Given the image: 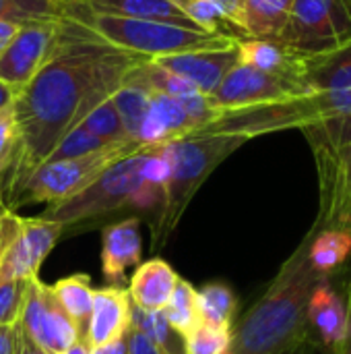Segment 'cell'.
Segmentation results:
<instances>
[{
    "mask_svg": "<svg viewBox=\"0 0 351 354\" xmlns=\"http://www.w3.org/2000/svg\"><path fill=\"white\" fill-rule=\"evenodd\" d=\"M145 56L106 44L79 19L60 23V37L33 79L12 97L19 153L8 187L41 166L60 139L93 108L110 100Z\"/></svg>",
    "mask_w": 351,
    "mask_h": 354,
    "instance_id": "6da1fadb",
    "label": "cell"
},
{
    "mask_svg": "<svg viewBox=\"0 0 351 354\" xmlns=\"http://www.w3.org/2000/svg\"><path fill=\"white\" fill-rule=\"evenodd\" d=\"M331 276L308 255V234L281 266L254 307L232 328L228 354H285L308 340V305L317 286Z\"/></svg>",
    "mask_w": 351,
    "mask_h": 354,
    "instance_id": "7a4b0ae2",
    "label": "cell"
},
{
    "mask_svg": "<svg viewBox=\"0 0 351 354\" xmlns=\"http://www.w3.org/2000/svg\"><path fill=\"white\" fill-rule=\"evenodd\" d=\"M304 83L317 122L306 129L317 168L327 166L351 135V44L306 58Z\"/></svg>",
    "mask_w": 351,
    "mask_h": 354,
    "instance_id": "3957f363",
    "label": "cell"
},
{
    "mask_svg": "<svg viewBox=\"0 0 351 354\" xmlns=\"http://www.w3.org/2000/svg\"><path fill=\"white\" fill-rule=\"evenodd\" d=\"M248 139L240 135H188L159 143L170 162L166 201L159 209L153 239L161 247L178 226L190 199L209 178V174Z\"/></svg>",
    "mask_w": 351,
    "mask_h": 354,
    "instance_id": "277c9868",
    "label": "cell"
},
{
    "mask_svg": "<svg viewBox=\"0 0 351 354\" xmlns=\"http://www.w3.org/2000/svg\"><path fill=\"white\" fill-rule=\"evenodd\" d=\"M79 21L85 27V31L91 33L93 37L106 44H112L116 48L128 50L132 54L145 56L149 60L194 52V50L223 48L236 41V37L221 35L215 31L188 29V27L161 23V21H149V19L87 12Z\"/></svg>",
    "mask_w": 351,
    "mask_h": 354,
    "instance_id": "5b68a950",
    "label": "cell"
},
{
    "mask_svg": "<svg viewBox=\"0 0 351 354\" xmlns=\"http://www.w3.org/2000/svg\"><path fill=\"white\" fill-rule=\"evenodd\" d=\"M139 149H143V145L134 141H124L81 158L43 162L33 172H29L23 180L8 187L10 201L14 205H27V203L54 205L66 201L79 195L81 191H85L89 185H93L112 164L132 156Z\"/></svg>",
    "mask_w": 351,
    "mask_h": 354,
    "instance_id": "8992f818",
    "label": "cell"
},
{
    "mask_svg": "<svg viewBox=\"0 0 351 354\" xmlns=\"http://www.w3.org/2000/svg\"><path fill=\"white\" fill-rule=\"evenodd\" d=\"M145 156L147 147L112 164L93 185H89L85 191L66 201L50 205L41 214V218L66 226L106 216L124 207L151 209L145 193Z\"/></svg>",
    "mask_w": 351,
    "mask_h": 354,
    "instance_id": "52a82bcc",
    "label": "cell"
},
{
    "mask_svg": "<svg viewBox=\"0 0 351 354\" xmlns=\"http://www.w3.org/2000/svg\"><path fill=\"white\" fill-rule=\"evenodd\" d=\"M302 56H323L351 44V0H294L279 37Z\"/></svg>",
    "mask_w": 351,
    "mask_h": 354,
    "instance_id": "ba28073f",
    "label": "cell"
},
{
    "mask_svg": "<svg viewBox=\"0 0 351 354\" xmlns=\"http://www.w3.org/2000/svg\"><path fill=\"white\" fill-rule=\"evenodd\" d=\"M215 114L217 110L201 91L188 95L151 93L149 112L143 122L139 143L147 147L194 135L205 124H209Z\"/></svg>",
    "mask_w": 351,
    "mask_h": 354,
    "instance_id": "9c48e42d",
    "label": "cell"
},
{
    "mask_svg": "<svg viewBox=\"0 0 351 354\" xmlns=\"http://www.w3.org/2000/svg\"><path fill=\"white\" fill-rule=\"evenodd\" d=\"M19 326L48 354H62L81 340L74 324L56 301L52 286L43 284L39 278L27 280Z\"/></svg>",
    "mask_w": 351,
    "mask_h": 354,
    "instance_id": "30bf717a",
    "label": "cell"
},
{
    "mask_svg": "<svg viewBox=\"0 0 351 354\" xmlns=\"http://www.w3.org/2000/svg\"><path fill=\"white\" fill-rule=\"evenodd\" d=\"M308 87L298 81H290L250 64L238 62L217 85V89L207 95L215 110H236L259 104L285 102L306 95Z\"/></svg>",
    "mask_w": 351,
    "mask_h": 354,
    "instance_id": "8fae6325",
    "label": "cell"
},
{
    "mask_svg": "<svg viewBox=\"0 0 351 354\" xmlns=\"http://www.w3.org/2000/svg\"><path fill=\"white\" fill-rule=\"evenodd\" d=\"M60 37V23L23 25L0 54V83L14 95L33 79Z\"/></svg>",
    "mask_w": 351,
    "mask_h": 354,
    "instance_id": "7c38bea8",
    "label": "cell"
},
{
    "mask_svg": "<svg viewBox=\"0 0 351 354\" xmlns=\"http://www.w3.org/2000/svg\"><path fill=\"white\" fill-rule=\"evenodd\" d=\"M350 282L337 284L331 278L323 280L308 305V342L317 351L329 354L345 336L350 324Z\"/></svg>",
    "mask_w": 351,
    "mask_h": 354,
    "instance_id": "4fadbf2b",
    "label": "cell"
},
{
    "mask_svg": "<svg viewBox=\"0 0 351 354\" xmlns=\"http://www.w3.org/2000/svg\"><path fill=\"white\" fill-rule=\"evenodd\" d=\"M64 226L46 218H21L19 234L8 247L2 263L0 278L8 280H31L37 278V272L58 239L62 236Z\"/></svg>",
    "mask_w": 351,
    "mask_h": 354,
    "instance_id": "5bb4252c",
    "label": "cell"
},
{
    "mask_svg": "<svg viewBox=\"0 0 351 354\" xmlns=\"http://www.w3.org/2000/svg\"><path fill=\"white\" fill-rule=\"evenodd\" d=\"M159 66L168 68L170 73L186 79L197 91L211 95L223 77L240 62L238 39L223 48H209V50H194L174 56L153 58Z\"/></svg>",
    "mask_w": 351,
    "mask_h": 354,
    "instance_id": "9a60e30c",
    "label": "cell"
},
{
    "mask_svg": "<svg viewBox=\"0 0 351 354\" xmlns=\"http://www.w3.org/2000/svg\"><path fill=\"white\" fill-rule=\"evenodd\" d=\"M321 212L317 222L329 228L351 230V135L335 158L319 168Z\"/></svg>",
    "mask_w": 351,
    "mask_h": 354,
    "instance_id": "2e32d148",
    "label": "cell"
},
{
    "mask_svg": "<svg viewBox=\"0 0 351 354\" xmlns=\"http://www.w3.org/2000/svg\"><path fill=\"white\" fill-rule=\"evenodd\" d=\"M132 326V303L128 290L122 286H108L93 290V307L87 328V342L91 348L112 344L126 336Z\"/></svg>",
    "mask_w": 351,
    "mask_h": 354,
    "instance_id": "e0dca14e",
    "label": "cell"
},
{
    "mask_svg": "<svg viewBox=\"0 0 351 354\" xmlns=\"http://www.w3.org/2000/svg\"><path fill=\"white\" fill-rule=\"evenodd\" d=\"M143 239L139 218H126L122 222L103 228L101 247V272L112 286H122L126 270L141 263Z\"/></svg>",
    "mask_w": 351,
    "mask_h": 354,
    "instance_id": "ac0fdd59",
    "label": "cell"
},
{
    "mask_svg": "<svg viewBox=\"0 0 351 354\" xmlns=\"http://www.w3.org/2000/svg\"><path fill=\"white\" fill-rule=\"evenodd\" d=\"M240 62L259 71L304 83L306 58L279 39H238ZM306 85V83H304ZM308 87V85H306Z\"/></svg>",
    "mask_w": 351,
    "mask_h": 354,
    "instance_id": "d6986e66",
    "label": "cell"
},
{
    "mask_svg": "<svg viewBox=\"0 0 351 354\" xmlns=\"http://www.w3.org/2000/svg\"><path fill=\"white\" fill-rule=\"evenodd\" d=\"M176 282L178 274L163 259H151L147 263H141L128 284V297L132 307L147 313L163 311L176 288Z\"/></svg>",
    "mask_w": 351,
    "mask_h": 354,
    "instance_id": "ffe728a7",
    "label": "cell"
},
{
    "mask_svg": "<svg viewBox=\"0 0 351 354\" xmlns=\"http://www.w3.org/2000/svg\"><path fill=\"white\" fill-rule=\"evenodd\" d=\"M89 12L116 15L130 19H149L188 29H201L180 6L178 0H81Z\"/></svg>",
    "mask_w": 351,
    "mask_h": 354,
    "instance_id": "44dd1931",
    "label": "cell"
},
{
    "mask_svg": "<svg viewBox=\"0 0 351 354\" xmlns=\"http://www.w3.org/2000/svg\"><path fill=\"white\" fill-rule=\"evenodd\" d=\"M89 10L81 0H0V21L14 25L62 23L81 19Z\"/></svg>",
    "mask_w": 351,
    "mask_h": 354,
    "instance_id": "7402d4cb",
    "label": "cell"
},
{
    "mask_svg": "<svg viewBox=\"0 0 351 354\" xmlns=\"http://www.w3.org/2000/svg\"><path fill=\"white\" fill-rule=\"evenodd\" d=\"M294 0H242L240 31L242 39H279Z\"/></svg>",
    "mask_w": 351,
    "mask_h": 354,
    "instance_id": "603a6c76",
    "label": "cell"
},
{
    "mask_svg": "<svg viewBox=\"0 0 351 354\" xmlns=\"http://www.w3.org/2000/svg\"><path fill=\"white\" fill-rule=\"evenodd\" d=\"M308 255L319 272L327 276L339 274L351 257V230L314 222L308 232Z\"/></svg>",
    "mask_w": 351,
    "mask_h": 354,
    "instance_id": "cb8c5ba5",
    "label": "cell"
},
{
    "mask_svg": "<svg viewBox=\"0 0 351 354\" xmlns=\"http://www.w3.org/2000/svg\"><path fill=\"white\" fill-rule=\"evenodd\" d=\"M178 2L201 29L242 39V31H240L242 0H178Z\"/></svg>",
    "mask_w": 351,
    "mask_h": 354,
    "instance_id": "d4e9b609",
    "label": "cell"
},
{
    "mask_svg": "<svg viewBox=\"0 0 351 354\" xmlns=\"http://www.w3.org/2000/svg\"><path fill=\"white\" fill-rule=\"evenodd\" d=\"M93 290L95 288L91 286V280L85 274L62 278L52 286L56 301L74 324L81 340H87V328H89V317H91V307H93Z\"/></svg>",
    "mask_w": 351,
    "mask_h": 354,
    "instance_id": "484cf974",
    "label": "cell"
},
{
    "mask_svg": "<svg viewBox=\"0 0 351 354\" xmlns=\"http://www.w3.org/2000/svg\"><path fill=\"white\" fill-rule=\"evenodd\" d=\"M197 307H199V317L203 326L219 328V330L234 328L238 299L228 284L211 282L203 286L201 290H197Z\"/></svg>",
    "mask_w": 351,
    "mask_h": 354,
    "instance_id": "4316f807",
    "label": "cell"
},
{
    "mask_svg": "<svg viewBox=\"0 0 351 354\" xmlns=\"http://www.w3.org/2000/svg\"><path fill=\"white\" fill-rule=\"evenodd\" d=\"M132 326L143 332L161 354H186V338L168 324L163 311L147 313L132 307Z\"/></svg>",
    "mask_w": 351,
    "mask_h": 354,
    "instance_id": "83f0119b",
    "label": "cell"
},
{
    "mask_svg": "<svg viewBox=\"0 0 351 354\" xmlns=\"http://www.w3.org/2000/svg\"><path fill=\"white\" fill-rule=\"evenodd\" d=\"M163 315L168 324L184 338L201 326L199 307H197V288L188 280L178 278L176 288L163 309Z\"/></svg>",
    "mask_w": 351,
    "mask_h": 354,
    "instance_id": "f1b7e54d",
    "label": "cell"
},
{
    "mask_svg": "<svg viewBox=\"0 0 351 354\" xmlns=\"http://www.w3.org/2000/svg\"><path fill=\"white\" fill-rule=\"evenodd\" d=\"M112 102H114V106H116V110H118V114L122 118V124H124V131H126L128 139L139 143V135H141L143 122H145L147 112H149L151 93L137 87V85L124 83L112 95Z\"/></svg>",
    "mask_w": 351,
    "mask_h": 354,
    "instance_id": "f546056e",
    "label": "cell"
},
{
    "mask_svg": "<svg viewBox=\"0 0 351 354\" xmlns=\"http://www.w3.org/2000/svg\"><path fill=\"white\" fill-rule=\"evenodd\" d=\"M79 127H83L85 131H89L93 137L101 139L103 143L108 145H114V143H122V141H130L126 131H124V124H122V118L112 102L106 100L103 104H99L97 108H93L81 122ZM137 143V141H134Z\"/></svg>",
    "mask_w": 351,
    "mask_h": 354,
    "instance_id": "4dcf8cb0",
    "label": "cell"
},
{
    "mask_svg": "<svg viewBox=\"0 0 351 354\" xmlns=\"http://www.w3.org/2000/svg\"><path fill=\"white\" fill-rule=\"evenodd\" d=\"M124 143V141H122ZM103 147H110L108 143H103L101 139L93 137L89 131H85L83 127H74L70 129L62 139L60 143L54 147V151L50 153V158L46 162H56V160H70V158H81V156H87V153H93V151H99Z\"/></svg>",
    "mask_w": 351,
    "mask_h": 354,
    "instance_id": "1f68e13d",
    "label": "cell"
},
{
    "mask_svg": "<svg viewBox=\"0 0 351 354\" xmlns=\"http://www.w3.org/2000/svg\"><path fill=\"white\" fill-rule=\"evenodd\" d=\"M232 344V330L199 326L186 336V354H228Z\"/></svg>",
    "mask_w": 351,
    "mask_h": 354,
    "instance_id": "d6a6232c",
    "label": "cell"
},
{
    "mask_svg": "<svg viewBox=\"0 0 351 354\" xmlns=\"http://www.w3.org/2000/svg\"><path fill=\"white\" fill-rule=\"evenodd\" d=\"M19 153V127L12 104L0 110V174L12 168Z\"/></svg>",
    "mask_w": 351,
    "mask_h": 354,
    "instance_id": "836d02e7",
    "label": "cell"
},
{
    "mask_svg": "<svg viewBox=\"0 0 351 354\" xmlns=\"http://www.w3.org/2000/svg\"><path fill=\"white\" fill-rule=\"evenodd\" d=\"M25 280H8L0 278V328L14 326L21 315L23 299H25Z\"/></svg>",
    "mask_w": 351,
    "mask_h": 354,
    "instance_id": "e575fe53",
    "label": "cell"
},
{
    "mask_svg": "<svg viewBox=\"0 0 351 354\" xmlns=\"http://www.w3.org/2000/svg\"><path fill=\"white\" fill-rule=\"evenodd\" d=\"M19 226H21V218L10 209L6 207L4 203L0 205V263L8 251V247L12 245V241L17 239L19 234Z\"/></svg>",
    "mask_w": 351,
    "mask_h": 354,
    "instance_id": "d590c367",
    "label": "cell"
},
{
    "mask_svg": "<svg viewBox=\"0 0 351 354\" xmlns=\"http://www.w3.org/2000/svg\"><path fill=\"white\" fill-rule=\"evenodd\" d=\"M126 344H128V354H161L155 348V344L134 326H130L126 332Z\"/></svg>",
    "mask_w": 351,
    "mask_h": 354,
    "instance_id": "8d00e7d4",
    "label": "cell"
},
{
    "mask_svg": "<svg viewBox=\"0 0 351 354\" xmlns=\"http://www.w3.org/2000/svg\"><path fill=\"white\" fill-rule=\"evenodd\" d=\"M14 354H48L46 351H41L19 326L17 322V340H14Z\"/></svg>",
    "mask_w": 351,
    "mask_h": 354,
    "instance_id": "74e56055",
    "label": "cell"
},
{
    "mask_svg": "<svg viewBox=\"0 0 351 354\" xmlns=\"http://www.w3.org/2000/svg\"><path fill=\"white\" fill-rule=\"evenodd\" d=\"M14 340H17V324L0 328V354H14Z\"/></svg>",
    "mask_w": 351,
    "mask_h": 354,
    "instance_id": "f35d334b",
    "label": "cell"
},
{
    "mask_svg": "<svg viewBox=\"0 0 351 354\" xmlns=\"http://www.w3.org/2000/svg\"><path fill=\"white\" fill-rule=\"evenodd\" d=\"M91 354H128V344H126V336L112 342V344H106V346H97V348H91Z\"/></svg>",
    "mask_w": 351,
    "mask_h": 354,
    "instance_id": "ab89813d",
    "label": "cell"
},
{
    "mask_svg": "<svg viewBox=\"0 0 351 354\" xmlns=\"http://www.w3.org/2000/svg\"><path fill=\"white\" fill-rule=\"evenodd\" d=\"M21 29V25H14V23H6V21H0V54L2 50L8 46V41L12 39V35Z\"/></svg>",
    "mask_w": 351,
    "mask_h": 354,
    "instance_id": "60d3db41",
    "label": "cell"
},
{
    "mask_svg": "<svg viewBox=\"0 0 351 354\" xmlns=\"http://www.w3.org/2000/svg\"><path fill=\"white\" fill-rule=\"evenodd\" d=\"M329 354H351V290H350V324H348V332L343 336V340L331 351Z\"/></svg>",
    "mask_w": 351,
    "mask_h": 354,
    "instance_id": "b9f144b4",
    "label": "cell"
},
{
    "mask_svg": "<svg viewBox=\"0 0 351 354\" xmlns=\"http://www.w3.org/2000/svg\"><path fill=\"white\" fill-rule=\"evenodd\" d=\"M62 354H91V346L87 340H77L68 351H64Z\"/></svg>",
    "mask_w": 351,
    "mask_h": 354,
    "instance_id": "7bdbcfd3",
    "label": "cell"
},
{
    "mask_svg": "<svg viewBox=\"0 0 351 354\" xmlns=\"http://www.w3.org/2000/svg\"><path fill=\"white\" fill-rule=\"evenodd\" d=\"M12 97H14V93L4 83H0V110L6 108V106H10L12 104Z\"/></svg>",
    "mask_w": 351,
    "mask_h": 354,
    "instance_id": "ee69618b",
    "label": "cell"
},
{
    "mask_svg": "<svg viewBox=\"0 0 351 354\" xmlns=\"http://www.w3.org/2000/svg\"><path fill=\"white\" fill-rule=\"evenodd\" d=\"M285 354H317V348H314V344H310V342L306 340V342H302L300 346L292 348L290 353Z\"/></svg>",
    "mask_w": 351,
    "mask_h": 354,
    "instance_id": "f6af8a7d",
    "label": "cell"
},
{
    "mask_svg": "<svg viewBox=\"0 0 351 354\" xmlns=\"http://www.w3.org/2000/svg\"><path fill=\"white\" fill-rule=\"evenodd\" d=\"M0 187H2V174H0ZM4 201H2V189H0V205H2Z\"/></svg>",
    "mask_w": 351,
    "mask_h": 354,
    "instance_id": "bcb514c9",
    "label": "cell"
}]
</instances>
